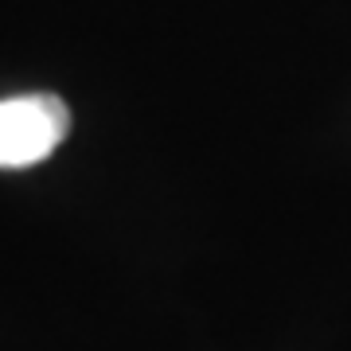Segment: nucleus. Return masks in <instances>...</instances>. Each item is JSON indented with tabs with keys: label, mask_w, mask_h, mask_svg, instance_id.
Returning <instances> with one entry per match:
<instances>
[{
	"label": "nucleus",
	"mask_w": 351,
	"mask_h": 351,
	"mask_svg": "<svg viewBox=\"0 0 351 351\" xmlns=\"http://www.w3.org/2000/svg\"><path fill=\"white\" fill-rule=\"evenodd\" d=\"M71 133V110L55 94H20L0 101V168L47 160Z\"/></svg>",
	"instance_id": "nucleus-1"
}]
</instances>
